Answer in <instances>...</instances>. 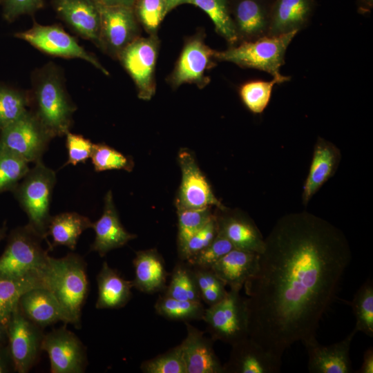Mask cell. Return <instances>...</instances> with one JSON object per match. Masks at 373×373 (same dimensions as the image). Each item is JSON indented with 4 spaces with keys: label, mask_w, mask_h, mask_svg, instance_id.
Segmentation results:
<instances>
[{
    "label": "cell",
    "mask_w": 373,
    "mask_h": 373,
    "mask_svg": "<svg viewBox=\"0 0 373 373\" xmlns=\"http://www.w3.org/2000/svg\"><path fill=\"white\" fill-rule=\"evenodd\" d=\"M101 24L99 47L114 59L139 37L138 21L133 8L106 6L99 2Z\"/></svg>",
    "instance_id": "7c38bea8"
},
{
    "label": "cell",
    "mask_w": 373,
    "mask_h": 373,
    "mask_svg": "<svg viewBox=\"0 0 373 373\" xmlns=\"http://www.w3.org/2000/svg\"><path fill=\"white\" fill-rule=\"evenodd\" d=\"M7 342V327L0 321V344H6Z\"/></svg>",
    "instance_id": "f5cc1de1"
},
{
    "label": "cell",
    "mask_w": 373,
    "mask_h": 373,
    "mask_svg": "<svg viewBox=\"0 0 373 373\" xmlns=\"http://www.w3.org/2000/svg\"><path fill=\"white\" fill-rule=\"evenodd\" d=\"M66 137L68 160L64 166L68 164L75 166L79 162L85 163L90 158L94 144L90 140L82 135L70 132L66 134Z\"/></svg>",
    "instance_id": "f6af8a7d"
},
{
    "label": "cell",
    "mask_w": 373,
    "mask_h": 373,
    "mask_svg": "<svg viewBox=\"0 0 373 373\" xmlns=\"http://www.w3.org/2000/svg\"><path fill=\"white\" fill-rule=\"evenodd\" d=\"M154 308L159 316L184 323L202 321L205 311L202 302L182 300L163 294L156 300Z\"/></svg>",
    "instance_id": "d6a6232c"
},
{
    "label": "cell",
    "mask_w": 373,
    "mask_h": 373,
    "mask_svg": "<svg viewBox=\"0 0 373 373\" xmlns=\"http://www.w3.org/2000/svg\"><path fill=\"white\" fill-rule=\"evenodd\" d=\"M133 287L145 294L163 292L169 276L162 256L155 249L137 251L133 260Z\"/></svg>",
    "instance_id": "4316f807"
},
{
    "label": "cell",
    "mask_w": 373,
    "mask_h": 373,
    "mask_svg": "<svg viewBox=\"0 0 373 373\" xmlns=\"http://www.w3.org/2000/svg\"><path fill=\"white\" fill-rule=\"evenodd\" d=\"M163 295L182 300L202 302L192 267L186 261L175 264Z\"/></svg>",
    "instance_id": "4dcf8cb0"
},
{
    "label": "cell",
    "mask_w": 373,
    "mask_h": 373,
    "mask_svg": "<svg viewBox=\"0 0 373 373\" xmlns=\"http://www.w3.org/2000/svg\"><path fill=\"white\" fill-rule=\"evenodd\" d=\"M315 7L316 0H274L268 35L298 32L308 25Z\"/></svg>",
    "instance_id": "cb8c5ba5"
},
{
    "label": "cell",
    "mask_w": 373,
    "mask_h": 373,
    "mask_svg": "<svg viewBox=\"0 0 373 373\" xmlns=\"http://www.w3.org/2000/svg\"><path fill=\"white\" fill-rule=\"evenodd\" d=\"M223 373H277L280 372L282 357L247 337L232 345Z\"/></svg>",
    "instance_id": "ac0fdd59"
},
{
    "label": "cell",
    "mask_w": 373,
    "mask_h": 373,
    "mask_svg": "<svg viewBox=\"0 0 373 373\" xmlns=\"http://www.w3.org/2000/svg\"><path fill=\"white\" fill-rule=\"evenodd\" d=\"M57 16L74 32L99 44L101 17L98 0H51Z\"/></svg>",
    "instance_id": "2e32d148"
},
{
    "label": "cell",
    "mask_w": 373,
    "mask_h": 373,
    "mask_svg": "<svg viewBox=\"0 0 373 373\" xmlns=\"http://www.w3.org/2000/svg\"><path fill=\"white\" fill-rule=\"evenodd\" d=\"M6 231H7V227L6 225L4 224L3 226H2L1 228H0V242L2 239H3V238L6 236Z\"/></svg>",
    "instance_id": "db71d44e"
},
{
    "label": "cell",
    "mask_w": 373,
    "mask_h": 373,
    "mask_svg": "<svg viewBox=\"0 0 373 373\" xmlns=\"http://www.w3.org/2000/svg\"><path fill=\"white\" fill-rule=\"evenodd\" d=\"M2 15L8 22H12L22 15H32L44 7V0H0Z\"/></svg>",
    "instance_id": "bcb514c9"
},
{
    "label": "cell",
    "mask_w": 373,
    "mask_h": 373,
    "mask_svg": "<svg viewBox=\"0 0 373 373\" xmlns=\"http://www.w3.org/2000/svg\"><path fill=\"white\" fill-rule=\"evenodd\" d=\"M18 305L28 320L42 329L58 321L66 323L58 301L46 287L28 290L21 296Z\"/></svg>",
    "instance_id": "484cf974"
},
{
    "label": "cell",
    "mask_w": 373,
    "mask_h": 373,
    "mask_svg": "<svg viewBox=\"0 0 373 373\" xmlns=\"http://www.w3.org/2000/svg\"><path fill=\"white\" fill-rule=\"evenodd\" d=\"M42 350L48 354L51 373H82L88 364L86 349L65 326L44 334Z\"/></svg>",
    "instance_id": "4fadbf2b"
},
{
    "label": "cell",
    "mask_w": 373,
    "mask_h": 373,
    "mask_svg": "<svg viewBox=\"0 0 373 373\" xmlns=\"http://www.w3.org/2000/svg\"><path fill=\"white\" fill-rule=\"evenodd\" d=\"M218 232L216 215L196 232L178 251L180 260L186 261L191 257L208 246Z\"/></svg>",
    "instance_id": "ee69618b"
},
{
    "label": "cell",
    "mask_w": 373,
    "mask_h": 373,
    "mask_svg": "<svg viewBox=\"0 0 373 373\" xmlns=\"http://www.w3.org/2000/svg\"><path fill=\"white\" fill-rule=\"evenodd\" d=\"M356 318L354 330L373 337V283L367 278L349 303Z\"/></svg>",
    "instance_id": "e575fe53"
},
{
    "label": "cell",
    "mask_w": 373,
    "mask_h": 373,
    "mask_svg": "<svg viewBox=\"0 0 373 373\" xmlns=\"http://www.w3.org/2000/svg\"><path fill=\"white\" fill-rule=\"evenodd\" d=\"M47 288L58 301L66 323L80 328L82 309L88 293L84 258L74 253L60 258L50 256Z\"/></svg>",
    "instance_id": "277c9868"
},
{
    "label": "cell",
    "mask_w": 373,
    "mask_h": 373,
    "mask_svg": "<svg viewBox=\"0 0 373 373\" xmlns=\"http://www.w3.org/2000/svg\"><path fill=\"white\" fill-rule=\"evenodd\" d=\"M7 336L15 372H28L42 350V328L28 320L17 305L7 325Z\"/></svg>",
    "instance_id": "8fae6325"
},
{
    "label": "cell",
    "mask_w": 373,
    "mask_h": 373,
    "mask_svg": "<svg viewBox=\"0 0 373 373\" xmlns=\"http://www.w3.org/2000/svg\"><path fill=\"white\" fill-rule=\"evenodd\" d=\"M12 371L15 372V368L8 345L0 344V373Z\"/></svg>",
    "instance_id": "7dc6e473"
},
{
    "label": "cell",
    "mask_w": 373,
    "mask_h": 373,
    "mask_svg": "<svg viewBox=\"0 0 373 373\" xmlns=\"http://www.w3.org/2000/svg\"><path fill=\"white\" fill-rule=\"evenodd\" d=\"M12 191L28 218V225L44 240L47 238L51 216L50 204L56 183L55 172L41 160L35 163Z\"/></svg>",
    "instance_id": "8992f818"
},
{
    "label": "cell",
    "mask_w": 373,
    "mask_h": 373,
    "mask_svg": "<svg viewBox=\"0 0 373 373\" xmlns=\"http://www.w3.org/2000/svg\"><path fill=\"white\" fill-rule=\"evenodd\" d=\"M240 291L230 288L220 301L205 309L202 321L214 341L232 345L249 337L247 307Z\"/></svg>",
    "instance_id": "52a82bcc"
},
{
    "label": "cell",
    "mask_w": 373,
    "mask_h": 373,
    "mask_svg": "<svg viewBox=\"0 0 373 373\" xmlns=\"http://www.w3.org/2000/svg\"><path fill=\"white\" fill-rule=\"evenodd\" d=\"M98 296L95 307L98 309H119L131 300L132 280H127L105 261L97 276Z\"/></svg>",
    "instance_id": "83f0119b"
},
{
    "label": "cell",
    "mask_w": 373,
    "mask_h": 373,
    "mask_svg": "<svg viewBox=\"0 0 373 373\" xmlns=\"http://www.w3.org/2000/svg\"><path fill=\"white\" fill-rule=\"evenodd\" d=\"M140 370L144 373H186L180 344L143 361Z\"/></svg>",
    "instance_id": "60d3db41"
},
{
    "label": "cell",
    "mask_w": 373,
    "mask_h": 373,
    "mask_svg": "<svg viewBox=\"0 0 373 373\" xmlns=\"http://www.w3.org/2000/svg\"><path fill=\"white\" fill-rule=\"evenodd\" d=\"M91 228L95 231V237L90 251L97 252L101 257L113 249L124 246L137 237L128 232L121 224L111 191L105 195L102 216L93 222Z\"/></svg>",
    "instance_id": "44dd1931"
},
{
    "label": "cell",
    "mask_w": 373,
    "mask_h": 373,
    "mask_svg": "<svg viewBox=\"0 0 373 373\" xmlns=\"http://www.w3.org/2000/svg\"><path fill=\"white\" fill-rule=\"evenodd\" d=\"M356 332L353 329L344 339L323 345L317 339L304 344L308 355V371L311 373L352 372L350 351Z\"/></svg>",
    "instance_id": "ffe728a7"
},
{
    "label": "cell",
    "mask_w": 373,
    "mask_h": 373,
    "mask_svg": "<svg viewBox=\"0 0 373 373\" xmlns=\"http://www.w3.org/2000/svg\"><path fill=\"white\" fill-rule=\"evenodd\" d=\"M29 107V92L0 82V131L19 118Z\"/></svg>",
    "instance_id": "d590c367"
},
{
    "label": "cell",
    "mask_w": 373,
    "mask_h": 373,
    "mask_svg": "<svg viewBox=\"0 0 373 373\" xmlns=\"http://www.w3.org/2000/svg\"><path fill=\"white\" fill-rule=\"evenodd\" d=\"M43 240L28 224L12 230L0 256V278L36 279L47 287L50 249L43 247Z\"/></svg>",
    "instance_id": "3957f363"
},
{
    "label": "cell",
    "mask_w": 373,
    "mask_h": 373,
    "mask_svg": "<svg viewBox=\"0 0 373 373\" xmlns=\"http://www.w3.org/2000/svg\"><path fill=\"white\" fill-rule=\"evenodd\" d=\"M39 51L47 55L66 59H81L89 62L97 69L108 75V72L98 59L79 44L77 39L58 24L41 25L34 22L25 31L15 34Z\"/></svg>",
    "instance_id": "9c48e42d"
},
{
    "label": "cell",
    "mask_w": 373,
    "mask_h": 373,
    "mask_svg": "<svg viewBox=\"0 0 373 373\" xmlns=\"http://www.w3.org/2000/svg\"><path fill=\"white\" fill-rule=\"evenodd\" d=\"M182 180L176 200L177 209L226 208L214 195L210 184L198 166L193 155L182 150L178 155Z\"/></svg>",
    "instance_id": "5bb4252c"
},
{
    "label": "cell",
    "mask_w": 373,
    "mask_h": 373,
    "mask_svg": "<svg viewBox=\"0 0 373 373\" xmlns=\"http://www.w3.org/2000/svg\"><path fill=\"white\" fill-rule=\"evenodd\" d=\"M203 10L213 21L216 31L231 46L239 43L231 16L229 0H187Z\"/></svg>",
    "instance_id": "f546056e"
},
{
    "label": "cell",
    "mask_w": 373,
    "mask_h": 373,
    "mask_svg": "<svg viewBox=\"0 0 373 373\" xmlns=\"http://www.w3.org/2000/svg\"><path fill=\"white\" fill-rule=\"evenodd\" d=\"M358 12L362 15L370 13L373 8V0H356Z\"/></svg>",
    "instance_id": "f907efd6"
},
{
    "label": "cell",
    "mask_w": 373,
    "mask_h": 373,
    "mask_svg": "<svg viewBox=\"0 0 373 373\" xmlns=\"http://www.w3.org/2000/svg\"><path fill=\"white\" fill-rule=\"evenodd\" d=\"M93 222L84 216L76 212H65L51 216L47 238L50 236V248L64 245L71 250L76 248L77 240L84 231L92 227Z\"/></svg>",
    "instance_id": "f1b7e54d"
},
{
    "label": "cell",
    "mask_w": 373,
    "mask_h": 373,
    "mask_svg": "<svg viewBox=\"0 0 373 373\" xmlns=\"http://www.w3.org/2000/svg\"><path fill=\"white\" fill-rule=\"evenodd\" d=\"M90 158L97 172L114 169L131 171L133 167L132 159L103 143L93 144Z\"/></svg>",
    "instance_id": "f35d334b"
},
{
    "label": "cell",
    "mask_w": 373,
    "mask_h": 373,
    "mask_svg": "<svg viewBox=\"0 0 373 373\" xmlns=\"http://www.w3.org/2000/svg\"><path fill=\"white\" fill-rule=\"evenodd\" d=\"M41 287H46L39 280L0 278V321L7 327L21 296L31 289Z\"/></svg>",
    "instance_id": "1f68e13d"
},
{
    "label": "cell",
    "mask_w": 373,
    "mask_h": 373,
    "mask_svg": "<svg viewBox=\"0 0 373 373\" xmlns=\"http://www.w3.org/2000/svg\"><path fill=\"white\" fill-rule=\"evenodd\" d=\"M239 43L268 35L274 0H229Z\"/></svg>",
    "instance_id": "e0dca14e"
},
{
    "label": "cell",
    "mask_w": 373,
    "mask_h": 373,
    "mask_svg": "<svg viewBox=\"0 0 373 373\" xmlns=\"http://www.w3.org/2000/svg\"><path fill=\"white\" fill-rule=\"evenodd\" d=\"M29 109L53 138L66 135L77 109L66 90L63 71L53 62L34 70Z\"/></svg>",
    "instance_id": "7a4b0ae2"
},
{
    "label": "cell",
    "mask_w": 373,
    "mask_h": 373,
    "mask_svg": "<svg viewBox=\"0 0 373 373\" xmlns=\"http://www.w3.org/2000/svg\"><path fill=\"white\" fill-rule=\"evenodd\" d=\"M216 215L218 231L224 235L234 248L261 254L265 247V239L257 226L248 216L240 213Z\"/></svg>",
    "instance_id": "603a6c76"
},
{
    "label": "cell",
    "mask_w": 373,
    "mask_h": 373,
    "mask_svg": "<svg viewBox=\"0 0 373 373\" xmlns=\"http://www.w3.org/2000/svg\"><path fill=\"white\" fill-rule=\"evenodd\" d=\"M28 164L21 157L0 149V194L14 191L29 171Z\"/></svg>",
    "instance_id": "8d00e7d4"
},
{
    "label": "cell",
    "mask_w": 373,
    "mask_h": 373,
    "mask_svg": "<svg viewBox=\"0 0 373 373\" xmlns=\"http://www.w3.org/2000/svg\"><path fill=\"white\" fill-rule=\"evenodd\" d=\"M260 254L233 248L211 268L230 288L241 290L257 272Z\"/></svg>",
    "instance_id": "d4e9b609"
},
{
    "label": "cell",
    "mask_w": 373,
    "mask_h": 373,
    "mask_svg": "<svg viewBox=\"0 0 373 373\" xmlns=\"http://www.w3.org/2000/svg\"><path fill=\"white\" fill-rule=\"evenodd\" d=\"M137 0H98V1L106 6H123L133 8Z\"/></svg>",
    "instance_id": "681fc988"
},
{
    "label": "cell",
    "mask_w": 373,
    "mask_h": 373,
    "mask_svg": "<svg viewBox=\"0 0 373 373\" xmlns=\"http://www.w3.org/2000/svg\"><path fill=\"white\" fill-rule=\"evenodd\" d=\"M164 1L166 5L167 11L169 13L171 10H172L177 6L183 3H186L187 0H164Z\"/></svg>",
    "instance_id": "816d5d0a"
},
{
    "label": "cell",
    "mask_w": 373,
    "mask_h": 373,
    "mask_svg": "<svg viewBox=\"0 0 373 373\" xmlns=\"http://www.w3.org/2000/svg\"><path fill=\"white\" fill-rule=\"evenodd\" d=\"M158 47L156 35L139 37L117 58L135 82L138 97L143 100L151 99L155 93V70Z\"/></svg>",
    "instance_id": "30bf717a"
},
{
    "label": "cell",
    "mask_w": 373,
    "mask_h": 373,
    "mask_svg": "<svg viewBox=\"0 0 373 373\" xmlns=\"http://www.w3.org/2000/svg\"><path fill=\"white\" fill-rule=\"evenodd\" d=\"M351 260L347 238L327 220L304 211L280 218L243 286L249 337L280 357L316 339Z\"/></svg>",
    "instance_id": "6da1fadb"
},
{
    "label": "cell",
    "mask_w": 373,
    "mask_h": 373,
    "mask_svg": "<svg viewBox=\"0 0 373 373\" xmlns=\"http://www.w3.org/2000/svg\"><path fill=\"white\" fill-rule=\"evenodd\" d=\"M52 139L28 109L19 118L0 131V149L21 157L28 163H35L41 160Z\"/></svg>",
    "instance_id": "ba28073f"
},
{
    "label": "cell",
    "mask_w": 373,
    "mask_h": 373,
    "mask_svg": "<svg viewBox=\"0 0 373 373\" xmlns=\"http://www.w3.org/2000/svg\"><path fill=\"white\" fill-rule=\"evenodd\" d=\"M355 373H372L373 372V348L367 349L363 357V363L361 367L354 372Z\"/></svg>",
    "instance_id": "c3c4849f"
},
{
    "label": "cell",
    "mask_w": 373,
    "mask_h": 373,
    "mask_svg": "<svg viewBox=\"0 0 373 373\" xmlns=\"http://www.w3.org/2000/svg\"><path fill=\"white\" fill-rule=\"evenodd\" d=\"M290 80V77H274L271 81L252 80L243 84L239 90L241 99L247 108L255 114L264 111L267 106L275 84Z\"/></svg>",
    "instance_id": "836d02e7"
},
{
    "label": "cell",
    "mask_w": 373,
    "mask_h": 373,
    "mask_svg": "<svg viewBox=\"0 0 373 373\" xmlns=\"http://www.w3.org/2000/svg\"><path fill=\"white\" fill-rule=\"evenodd\" d=\"M133 10L138 22L150 35H156L168 13L164 0H137Z\"/></svg>",
    "instance_id": "b9f144b4"
},
{
    "label": "cell",
    "mask_w": 373,
    "mask_h": 373,
    "mask_svg": "<svg viewBox=\"0 0 373 373\" xmlns=\"http://www.w3.org/2000/svg\"><path fill=\"white\" fill-rule=\"evenodd\" d=\"M178 216V250L213 216L211 207L202 209H177Z\"/></svg>",
    "instance_id": "74e56055"
},
{
    "label": "cell",
    "mask_w": 373,
    "mask_h": 373,
    "mask_svg": "<svg viewBox=\"0 0 373 373\" xmlns=\"http://www.w3.org/2000/svg\"><path fill=\"white\" fill-rule=\"evenodd\" d=\"M341 158V151L333 143L318 137L309 173L303 186V203L307 205L322 186L334 175Z\"/></svg>",
    "instance_id": "7402d4cb"
},
{
    "label": "cell",
    "mask_w": 373,
    "mask_h": 373,
    "mask_svg": "<svg viewBox=\"0 0 373 373\" xmlns=\"http://www.w3.org/2000/svg\"><path fill=\"white\" fill-rule=\"evenodd\" d=\"M214 52L200 37L188 41L170 76L171 85L178 87L189 83L206 86L210 80L206 73L215 65Z\"/></svg>",
    "instance_id": "9a60e30c"
},
{
    "label": "cell",
    "mask_w": 373,
    "mask_h": 373,
    "mask_svg": "<svg viewBox=\"0 0 373 373\" xmlns=\"http://www.w3.org/2000/svg\"><path fill=\"white\" fill-rule=\"evenodd\" d=\"M297 31L265 36L255 40L242 41L223 51L214 52L215 59L228 61L244 68H252L271 75H283L280 67L285 64L286 50Z\"/></svg>",
    "instance_id": "5b68a950"
},
{
    "label": "cell",
    "mask_w": 373,
    "mask_h": 373,
    "mask_svg": "<svg viewBox=\"0 0 373 373\" xmlns=\"http://www.w3.org/2000/svg\"><path fill=\"white\" fill-rule=\"evenodd\" d=\"M234 247L221 233L217 232L211 242L186 262L191 266L211 269L222 257Z\"/></svg>",
    "instance_id": "7bdbcfd3"
},
{
    "label": "cell",
    "mask_w": 373,
    "mask_h": 373,
    "mask_svg": "<svg viewBox=\"0 0 373 373\" xmlns=\"http://www.w3.org/2000/svg\"><path fill=\"white\" fill-rule=\"evenodd\" d=\"M191 267L202 302L211 306L220 301L227 295V285L211 269Z\"/></svg>",
    "instance_id": "ab89813d"
},
{
    "label": "cell",
    "mask_w": 373,
    "mask_h": 373,
    "mask_svg": "<svg viewBox=\"0 0 373 373\" xmlns=\"http://www.w3.org/2000/svg\"><path fill=\"white\" fill-rule=\"evenodd\" d=\"M186 335L180 343L186 373H223V366L213 349L215 342L189 323Z\"/></svg>",
    "instance_id": "d6986e66"
}]
</instances>
